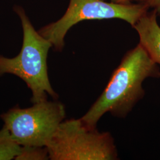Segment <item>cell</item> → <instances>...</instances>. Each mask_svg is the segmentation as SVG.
Wrapping results in <instances>:
<instances>
[{
  "mask_svg": "<svg viewBox=\"0 0 160 160\" xmlns=\"http://www.w3.org/2000/svg\"><path fill=\"white\" fill-rule=\"evenodd\" d=\"M148 8L143 2L133 5L109 3L103 0H70L63 17L55 23L46 25L38 32L51 43L55 50L61 51L68 31L80 22L117 18L133 26L148 12Z\"/></svg>",
  "mask_w": 160,
  "mask_h": 160,
  "instance_id": "5",
  "label": "cell"
},
{
  "mask_svg": "<svg viewBox=\"0 0 160 160\" xmlns=\"http://www.w3.org/2000/svg\"><path fill=\"white\" fill-rule=\"evenodd\" d=\"M104 1V0H103ZM111 2L118 4H129L132 1H143V0H110Z\"/></svg>",
  "mask_w": 160,
  "mask_h": 160,
  "instance_id": "10",
  "label": "cell"
},
{
  "mask_svg": "<svg viewBox=\"0 0 160 160\" xmlns=\"http://www.w3.org/2000/svg\"><path fill=\"white\" fill-rule=\"evenodd\" d=\"M154 10L147 12L133 26L139 36V43L157 64L160 65V26Z\"/></svg>",
  "mask_w": 160,
  "mask_h": 160,
  "instance_id": "6",
  "label": "cell"
},
{
  "mask_svg": "<svg viewBox=\"0 0 160 160\" xmlns=\"http://www.w3.org/2000/svg\"><path fill=\"white\" fill-rule=\"evenodd\" d=\"M149 77L160 78V69L139 43L126 53L103 93L81 120L87 127L96 129L98 121L106 113L125 117L143 97L142 83Z\"/></svg>",
  "mask_w": 160,
  "mask_h": 160,
  "instance_id": "1",
  "label": "cell"
},
{
  "mask_svg": "<svg viewBox=\"0 0 160 160\" xmlns=\"http://www.w3.org/2000/svg\"><path fill=\"white\" fill-rule=\"evenodd\" d=\"M49 159L46 147L22 146L20 152L15 160H45Z\"/></svg>",
  "mask_w": 160,
  "mask_h": 160,
  "instance_id": "8",
  "label": "cell"
},
{
  "mask_svg": "<svg viewBox=\"0 0 160 160\" xmlns=\"http://www.w3.org/2000/svg\"><path fill=\"white\" fill-rule=\"evenodd\" d=\"M22 146L12 139L5 128L0 131V160L14 159L20 152Z\"/></svg>",
  "mask_w": 160,
  "mask_h": 160,
  "instance_id": "7",
  "label": "cell"
},
{
  "mask_svg": "<svg viewBox=\"0 0 160 160\" xmlns=\"http://www.w3.org/2000/svg\"><path fill=\"white\" fill-rule=\"evenodd\" d=\"M29 108H13L1 114L4 128L21 146L46 147L65 117L63 104L47 100Z\"/></svg>",
  "mask_w": 160,
  "mask_h": 160,
  "instance_id": "4",
  "label": "cell"
},
{
  "mask_svg": "<svg viewBox=\"0 0 160 160\" xmlns=\"http://www.w3.org/2000/svg\"><path fill=\"white\" fill-rule=\"evenodd\" d=\"M46 148L52 160H109L117 157L109 133L90 129L81 119L62 121Z\"/></svg>",
  "mask_w": 160,
  "mask_h": 160,
  "instance_id": "3",
  "label": "cell"
},
{
  "mask_svg": "<svg viewBox=\"0 0 160 160\" xmlns=\"http://www.w3.org/2000/svg\"><path fill=\"white\" fill-rule=\"evenodd\" d=\"M142 2L146 4L149 8H152L157 16H160V0H143Z\"/></svg>",
  "mask_w": 160,
  "mask_h": 160,
  "instance_id": "9",
  "label": "cell"
},
{
  "mask_svg": "<svg viewBox=\"0 0 160 160\" xmlns=\"http://www.w3.org/2000/svg\"><path fill=\"white\" fill-rule=\"evenodd\" d=\"M14 10L22 21L23 45L16 57L0 55V76L11 74L20 78L32 91L33 103L46 100L48 95L57 98L48 72L47 58L51 43L36 31L22 8L16 7Z\"/></svg>",
  "mask_w": 160,
  "mask_h": 160,
  "instance_id": "2",
  "label": "cell"
}]
</instances>
